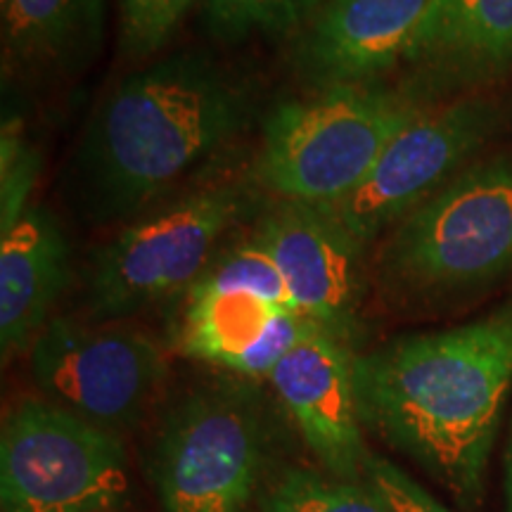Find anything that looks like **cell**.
<instances>
[{
  "instance_id": "6da1fadb",
  "label": "cell",
  "mask_w": 512,
  "mask_h": 512,
  "mask_svg": "<svg viewBox=\"0 0 512 512\" xmlns=\"http://www.w3.org/2000/svg\"><path fill=\"white\" fill-rule=\"evenodd\" d=\"M512 387V299L458 328L354 354L363 430L408 456L463 508L484 496Z\"/></svg>"
},
{
  "instance_id": "7a4b0ae2",
  "label": "cell",
  "mask_w": 512,
  "mask_h": 512,
  "mask_svg": "<svg viewBox=\"0 0 512 512\" xmlns=\"http://www.w3.org/2000/svg\"><path fill=\"white\" fill-rule=\"evenodd\" d=\"M245 79L204 53H176L119 81L86 124L74 183L91 219L138 216L254 117Z\"/></svg>"
},
{
  "instance_id": "3957f363",
  "label": "cell",
  "mask_w": 512,
  "mask_h": 512,
  "mask_svg": "<svg viewBox=\"0 0 512 512\" xmlns=\"http://www.w3.org/2000/svg\"><path fill=\"white\" fill-rule=\"evenodd\" d=\"M434 102L413 86L351 83L278 105L264 124L256 178L280 202L332 207L366 181L401 128Z\"/></svg>"
},
{
  "instance_id": "277c9868",
  "label": "cell",
  "mask_w": 512,
  "mask_h": 512,
  "mask_svg": "<svg viewBox=\"0 0 512 512\" xmlns=\"http://www.w3.org/2000/svg\"><path fill=\"white\" fill-rule=\"evenodd\" d=\"M384 292L434 302L512 273V155L465 166L384 235L375 254Z\"/></svg>"
},
{
  "instance_id": "5b68a950",
  "label": "cell",
  "mask_w": 512,
  "mask_h": 512,
  "mask_svg": "<svg viewBox=\"0 0 512 512\" xmlns=\"http://www.w3.org/2000/svg\"><path fill=\"white\" fill-rule=\"evenodd\" d=\"M273 413L252 382L192 387L171 403L155 446L152 479L162 512H242L273 446Z\"/></svg>"
},
{
  "instance_id": "8992f818",
  "label": "cell",
  "mask_w": 512,
  "mask_h": 512,
  "mask_svg": "<svg viewBox=\"0 0 512 512\" xmlns=\"http://www.w3.org/2000/svg\"><path fill=\"white\" fill-rule=\"evenodd\" d=\"M242 185H211L138 216L95 249L86 271L93 323H117L190 290L252 214Z\"/></svg>"
},
{
  "instance_id": "52a82bcc",
  "label": "cell",
  "mask_w": 512,
  "mask_h": 512,
  "mask_svg": "<svg viewBox=\"0 0 512 512\" xmlns=\"http://www.w3.org/2000/svg\"><path fill=\"white\" fill-rule=\"evenodd\" d=\"M119 437L46 399H22L0 432L3 512H119L128 498Z\"/></svg>"
},
{
  "instance_id": "ba28073f",
  "label": "cell",
  "mask_w": 512,
  "mask_h": 512,
  "mask_svg": "<svg viewBox=\"0 0 512 512\" xmlns=\"http://www.w3.org/2000/svg\"><path fill=\"white\" fill-rule=\"evenodd\" d=\"M508 107L486 93L434 102L396 133L373 171L332 207V216L358 245L370 249L403 216L430 200L505 128Z\"/></svg>"
},
{
  "instance_id": "9c48e42d",
  "label": "cell",
  "mask_w": 512,
  "mask_h": 512,
  "mask_svg": "<svg viewBox=\"0 0 512 512\" xmlns=\"http://www.w3.org/2000/svg\"><path fill=\"white\" fill-rule=\"evenodd\" d=\"M27 354L46 401L110 432L136 425L169 373L155 339L117 323L50 318Z\"/></svg>"
},
{
  "instance_id": "30bf717a",
  "label": "cell",
  "mask_w": 512,
  "mask_h": 512,
  "mask_svg": "<svg viewBox=\"0 0 512 512\" xmlns=\"http://www.w3.org/2000/svg\"><path fill=\"white\" fill-rule=\"evenodd\" d=\"M254 240L278 266L297 313L351 347L368 249L323 209L294 202H280L261 216Z\"/></svg>"
},
{
  "instance_id": "8fae6325",
  "label": "cell",
  "mask_w": 512,
  "mask_h": 512,
  "mask_svg": "<svg viewBox=\"0 0 512 512\" xmlns=\"http://www.w3.org/2000/svg\"><path fill=\"white\" fill-rule=\"evenodd\" d=\"M268 382L330 477L361 484L370 453L363 441L349 344L313 330L287 351Z\"/></svg>"
},
{
  "instance_id": "7c38bea8",
  "label": "cell",
  "mask_w": 512,
  "mask_h": 512,
  "mask_svg": "<svg viewBox=\"0 0 512 512\" xmlns=\"http://www.w3.org/2000/svg\"><path fill=\"white\" fill-rule=\"evenodd\" d=\"M313 330L320 328L302 313L204 273L183 294L176 347L235 377L259 380Z\"/></svg>"
},
{
  "instance_id": "4fadbf2b",
  "label": "cell",
  "mask_w": 512,
  "mask_h": 512,
  "mask_svg": "<svg viewBox=\"0 0 512 512\" xmlns=\"http://www.w3.org/2000/svg\"><path fill=\"white\" fill-rule=\"evenodd\" d=\"M434 0H323L294 34L292 60L316 91L375 83L406 60Z\"/></svg>"
},
{
  "instance_id": "5bb4252c",
  "label": "cell",
  "mask_w": 512,
  "mask_h": 512,
  "mask_svg": "<svg viewBox=\"0 0 512 512\" xmlns=\"http://www.w3.org/2000/svg\"><path fill=\"white\" fill-rule=\"evenodd\" d=\"M403 67L432 102L501 79L512 69V0H434Z\"/></svg>"
},
{
  "instance_id": "9a60e30c",
  "label": "cell",
  "mask_w": 512,
  "mask_h": 512,
  "mask_svg": "<svg viewBox=\"0 0 512 512\" xmlns=\"http://www.w3.org/2000/svg\"><path fill=\"white\" fill-rule=\"evenodd\" d=\"M0 240V349L8 361L50 323L67 290L72 249L46 207H29Z\"/></svg>"
},
{
  "instance_id": "2e32d148",
  "label": "cell",
  "mask_w": 512,
  "mask_h": 512,
  "mask_svg": "<svg viewBox=\"0 0 512 512\" xmlns=\"http://www.w3.org/2000/svg\"><path fill=\"white\" fill-rule=\"evenodd\" d=\"M3 67L22 76H69L100 50L105 0H0Z\"/></svg>"
},
{
  "instance_id": "e0dca14e",
  "label": "cell",
  "mask_w": 512,
  "mask_h": 512,
  "mask_svg": "<svg viewBox=\"0 0 512 512\" xmlns=\"http://www.w3.org/2000/svg\"><path fill=\"white\" fill-rule=\"evenodd\" d=\"M323 0H207V27L226 43L287 38L309 22Z\"/></svg>"
},
{
  "instance_id": "ac0fdd59",
  "label": "cell",
  "mask_w": 512,
  "mask_h": 512,
  "mask_svg": "<svg viewBox=\"0 0 512 512\" xmlns=\"http://www.w3.org/2000/svg\"><path fill=\"white\" fill-rule=\"evenodd\" d=\"M261 512H389L366 484L292 470L273 486Z\"/></svg>"
},
{
  "instance_id": "d6986e66",
  "label": "cell",
  "mask_w": 512,
  "mask_h": 512,
  "mask_svg": "<svg viewBox=\"0 0 512 512\" xmlns=\"http://www.w3.org/2000/svg\"><path fill=\"white\" fill-rule=\"evenodd\" d=\"M200 0H121V53L131 60L155 55Z\"/></svg>"
},
{
  "instance_id": "ffe728a7",
  "label": "cell",
  "mask_w": 512,
  "mask_h": 512,
  "mask_svg": "<svg viewBox=\"0 0 512 512\" xmlns=\"http://www.w3.org/2000/svg\"><path fill=\"white\" fill-rule=\"evenodd\" d=\"M38 166V155L22 133V124L17 119L5 121L0 147V233L15 226L19 216L31 207L29 195Z\"/></svg>"
},
{
  "instance_id": "44dd1931",
  "label": "cell",
  "mask_w": 512,
  "mask_h": 512,
  "mask_svg": "<svg viewBox=\"0 0 512 512\" xmlns=\"http://www.w3.org/2000/svg\"><path fill=\"white\" fill-rule=\"evenodd\" d=\"M363 484L368 486L389 512H451L425 486L408 477L399 465L370 453Z\"/></svg>"
},
{
  "instance_id": "7402d4cb",
  "label": "cell",
  "mask_w": 512,
  "mask_h": 512,
  "mask_svg": "<svg viewBox=\"0 0 512 512\" xmlns=\"http://www.w3.org/2000/svg\"><path fill=\"white\" fill-rule=\"evenodd\" d=\"M505 512H512V437L505 458Z\"/></svg>"
}]
</instances>
